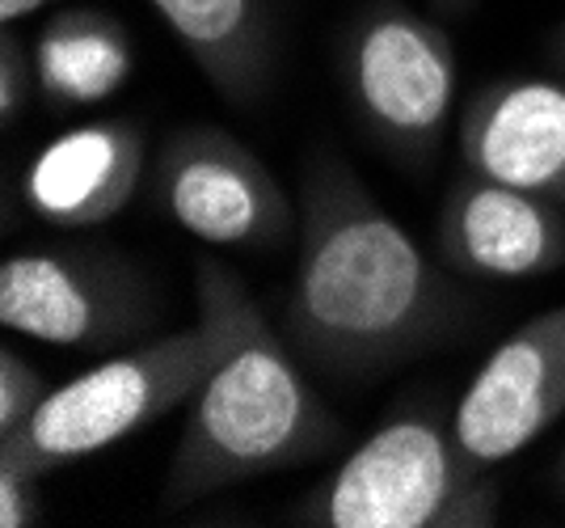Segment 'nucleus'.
<instances>
[{"mask_svg":"<svg viewBox=\"0 0 565 528\" xmlns=\"http://www.w3.org/2000/svg\"><path fill=\"white\" fill-rule=\"evenodd\" d=\"M342 157L317 152L296 199L282 335L333 381H380L451 338L469 300Z\"/></svg>","mask_w":565,"mask_h":528,"instance_id":"nucleus-1","label":"nucleus"},{"mask_svg":"<svg viewBox=\"0 0 565 528\" xmlns=\"http://www.w3.org/2000/svg\"><path fill=\"white\" fill-rule=\"evenodd\" d=\"M220 284L233 338L224 360L190 398V414L166 469V511H182L236 482L296 469L342 440L338 414L317 398L296 347L270 326L245 279L220 263Z\"/></svg>","mask_w":565,"mask_h":528,"instance_id":"nucleus-2","label":"nucleus"},{"mask_svg":"<svg viewBox=\"0 0 565 528\" xmlns=\"http://www.w3.org/2000/svg\"><path fill=\"white\" fill-rule=\"evenodd\" d=\"M199 317L186 330L148 338L131 351L106 356L89 372L55 384L30 423L0 440V461L47 478L64 465L106 453L110 444L143 432L173 406L190 402L212 368L224 360L233 317L220 284V263L203 258L194 271Z\"/></svg>","mask_w":565,"mask_h":528,"instance_id":"nucleus-3","label":"nucleus"},{"mask_svg":"<svg viewBox=\"0 0 565 528\" xmlns=\"http://www.w3.org/2000/svg\"><path fill=\"white\" fill-rule=\"evenodd\" d=\"M502 490L460 448L451 410L418 402L384 419L291 507L300 528H490Z\"/></svg>","mask_w":565,"mask_h":528,"instance_id":"nucleus-4","label":"nucleus"},{"mask_svg":"<svg viewBox=\"0 0 565 528\" xmlns=\"http://www.w3.org/2000/svg\"><path fill=\"white\" fill-rule=\"evenodd\" d=\"M456 43L401 0H367L342 34V85L354 119L409 173L435 166L456 110Z\"/></svg>","mask_w":565,"mask_h":528,"instance_id":"nucleus-5","label":"nucleus"},{"mask_svg":"<svg viewBox=\"0 0 565 528\" xmlns=\"http://www.w3.org/2000/svg\"><path fill=\"white\" fill-rule=\"evenodd\" d=\"M157 288L115 245H34L0 263V326L64 351H115L157 326Z\"/></svg>","mask_w":565,"mask_h":528,"instance_id":"nucleus-6","label":"nucleus"},{"mask_svg":"<svg viewBox=\"0 0 565 528\" xmlns=\"http://www.w3.org/2000/svg\"><path fill=\"white\" fill-rule=\"evenodd\" d=\"M148 203L215 250H275L296 233V208L245 140L224 127H178L148 169Z\"/></svg>","mask_w":565,"mask_h":528,"instance_id":"nucleus-7","label":"nucleus"},{"mask_svg":"<svg viewBox=\"0 0 565 528\" xmlns=\"http://www.w3.org/2000/svg\"><path fill=\"white\" fill-rule=\"evenodd\" d=\"M565 414V305L527 317L498 342L451 406L472 465L498 469Z\"/></svg>","mask_w":565,"mask_h":528,"instance_id":"nucleus-8","label":"nucleus"},{"mask_svg":"<svg viewBox=\"0 0 565 528\" xmlns=\"http://www.w3.org/2000/svg\"><path fill=\"white\" fill-rule=\"evenodd\" d=\"M439 258L465 279H532L565 266V208L460 169L444 194Z\"/></svg>","mask_w":565,"mask_h":528,"instance_id":"nucleus-9","label":"nucleus"},{"mask_svg":"<svg viewBox=\"0 0 565 528\" xmlns=\"http://www.w3.org/2000/svg\"><path fill=\"white\" fill-rule=\"evenodd\" d=\"M460 169L565 208V81H486L460 115Z\"/></svg>","mask_w":565,"mask_h":528,"instance_id":"nucleus-10","label":"nucleus"},{"mask_svg":"<svg viewBox=\"0 0 565 528\" xmlns=\"http://www.w3.org/2000/svg\"><path fill=\"white\" fill-rule=\"evenodd\" d=\"M148 173V140L131 119H94L60 131L22 169V203L51 229L115 220Z\"/></svg>","mask_w":565,"mask_h":528,"instance_id":"nucleus-11","label":"nucleus"},{"mask_svg":"<svg viewBox=\"0 0 565 528\" xmlns=\"http://www.w3.org/2000/svg\"><path fill=\"white\" fill-rule=\"evenodd\" d=\"M190 64L233 106H258L270 94L279 39L270 0H148Z\"/></svg>","mask_w":565,"mask_h":528,"instance_id":"nucleus-12","label":"nucleus"},{"mask_svg":"<svg viewBox=\"0 0 565 528\" xmlns=\"http://www.w3.org/2000/svg\"><path fill=\"white\" fill-rule=\"evenodd\" d=\"M34 73L47 110L97 106L131 81L136 43L106 9H60L34 39Z\"/></svg>","mask_w":565,"mask_h":528,"instance_id":"nucleus-13","label":"nucleus"},{"mask_svg":"<svg viewBox=\"0 0 565 528\" xmlns=\"http://www.w3.org/2000/svg\"><path fill=\"white\" fill-rule=\"evenodd\" d=\"M55 384L43 377V368L25 360L22 351L0 347V440L30 423V414L47 402Z\"/></svg>","mask_w":565,"mask_h":528,"instance_id":"nucleus-14","label":"nucleus"},{"mask_svg":"<svg viewBox=\"0 0 565 528\" xmlns=\"http://www.w3.org/2000/svg\"><path fill=\"white\" fill-rule=\"evenodd\" d=\"M39 94V73H34V47H25L13 34V25L0 30V119L13 127L25 102Z\"/></svg>","mask_w":565,"mask_h":528,"instance_id":"nucleus-15","label":"nucleus"},{"mask_svg":"<svg viewBox=\"0 0 565 528\" xmlns=\"http://www.w3.org/2000/svg\"><path fill=\"white\" fill-rule=\"evenodd\" d=\"M13 461H0V528H34L43 520V486Z\"/></svg>","mask_w":565,"mask_h":528,"instance_id":"nucleus-16","label":"nucleus"},{"mask_svg":"<svg viewBox=\"0 0 565 528\" xmlns=\"http://www.w3.org/2000/svg\"><path fill=\"white\" fill-rule=\"evenodd\" d=\"M51 0H0V22L4 25H18L34 13H43Z\"/></svg>","mask_w":565,"mask_h":528,"instance_id":"nucleus-17","label":"nucleus"},{"mask_svg":"<svg viewBox=\"0 0 565 528\" xmlns=\"http://www.w3.org/2000/svg\"><path fill=\"white\" fill-rule=\"evenodd\" d=\"M544 60H548V64H553V68H557V73L565 76V22L557 25L553 34H548V47H544Z\"/></svg>","mask_w":565,"mask_h":528,"instance_id":"nucleus-18","label":"nucleus"},{"mask_svg":"<svg viewBox=\"0 0 565 528\" xmlns=\"http://www.w3.org/2000/svg\"><path fill=\"white\" fill-rule=\"evenodd\" d=\"M439 13H448V18H456V13H469L477 0H430Z\"/></svg>","mask_w":565,"mask_h":528,"instance_id":"nucleus-19","label":"nucleus"},{"mask_svg":"<svg viewBox=\"0 0 565 528\" xmlns=\"http://www.w3.org/2000/svg\"><path fill=\"white\" fill-rule=\"evenodd\" d=\"M553 482H557V490L565 495V453L557 456V469H553Z\"/></svg>","mask_w":565,"mask_h":528,"instance_id":"nucleus-20","label":"nucleus"}]
</instances>
